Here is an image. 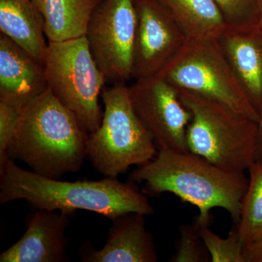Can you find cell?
Returning <instances> with one entry per match:
<instances>
[{"instance_id": "obj_25", "label": "cell", "mask_w": 262, "mask_h": 262, "mask_svg": "<svg viewBox=\"0 0 262 262\" xmlns=\"http://www.w3.org/2000/svg\"><path fill=\"white\" fill-rule=\"evenodd\" d=\"M258 26L262 29V5H261V16H260L259 23H258Z\"/></svg>"}, {"instance_id": "obj_19", "label": "cell", "mask_w": 262, "mask_h": 262, "mask_svg": "<svg viewBox=\"0 0 262 262\" xmlns=\"http://www.w3.org/2000/svg\"><path fill=\"white\" fill-rule=\"evenodd\" d=\"M199 229L211 262H245L244 247L239 241L235 224L226 238L221 237L208 227Z\"/></svg>"}, {"instance_id": "obj_1", "label": "cell", "mask_w": 262, "mask_h": 262, "mask_svg": "<svg viewBox=\"0 0 262 262\" xmlns=\"http://www.w3.org/2000/svg\"><path fill=\"white\" fill-rule=\"evenodd\" d=\"M129 182L143 184L146 195L172 193L183 202L198 208L195 225L209 227L211 211L221 208L238 222L241 203L248 185L245 172H234L216 166L191 151L160 149L147 163L137 166Z\"/></svg>"}, {"instance_id": "obj_6", "label": "cell", "mask_w": 262, "mask_h": 262, "mask_svg": "<svg viewBox=\"0 0 262 262\" xmlns=\"http://www.w3.org/2000/svg\"><path fill=\"white\" fill-rule=\"evenodd\" d=\"M184 90L259 124L233 69L217 39H187L157 75Z\"/></svg>"}, {"instance_id": "obj_9", "label": "cell", "mask_w": 262, "mask_h": 262, "mask_svg": "<svg viewBox=\"0 0 262 262\" xmlns=\"http://www.w3.org/2000/svg\"><path fill=\"white\" fill-rule=\"evenodd\" d=\"M129 90L136 113L158 150L189 151L187 134L192 115L173 86L156 75L138 79Z\"/></svg>"}, {"instance_id": "obj_21", "label": "cell", "mask_w": 262, "mask_h": 262, "mask_svg": "<svg viewBox=\"0 0 262 262\" xmlns=\"http://www.w3.org/2000/svg\"><path fill=\"white\" fill-rule=\"evenodd\" d=\"M220 7L227 27H247L258 25L262 0H214Z\"/></svg>"}, {"instance_id": "obj_8", "label": "cell", "mask_w": 262, "mask_h": 262, "mask_svg": "<svg viewBox=\"0 0 262 262\" xmlns=\"http://www.w3.org/2000/svg\"><path fill=\"white\" fill-rule=\"evenodd\" d=\"M136 27L134 0H103L93 13L85 37L106 82L133 78Z\"/></svg>"}, {"instance_id": "obj_11", "label": "cell", "mask_w": 262, "mask_h": 262, "mask_svg": "<svg viewBox=\"0 0 262 262\" xmlns=\"http://www.w3.org/2000/svg\"><path fill=\"white\" fill-rule=\"evenodd\" d=\"M70 214L37 210L21 238L0 255V262H66Z\"/></svg>"}, {"instance_id": "obj_5", "label": "cell", "mask_w": 262, "mask_h": 262, "mask_svg": "<svg viewBox=\"0 0 262 262\" xmlns=\"http://www.w3.org/2000/svg\"><path fill=\"white\" fill-rule=\"evenodd\" d=\"M176 91L192 115L187 134L189 151L225 170H248L256 162L258 122L192 93Z\"/></svg>"}, {"instance_id": "obj_18", "label": "cell", "mask_w": 262, "mask_h": 262, "mask_svg": "<svg viewBox=\"0 0 262 262\" xmlns=\"http://www.w3.org/2000/svg\"><path fill=\"white\" fill-rule=\"evenodd\" d=\"M248 172V189L235 224L244 248L262 238V161L255 162Z\"/></svg>"}, {"instance_id": "obj_24", "label": "cell", "mask_w": 262, "mask_h": 262, "mask_svg": "<svg viewBox=\"0 0 262 262\" xmlns=\"http://www.w3.org/2000/svg\"><path fill=\"white\" fill-rule=\"evenodd\" d=\"M256 161H262V120L258 124L256 136Z\"/></svg>"}, {"instance_id": "obj_13", "label": "cell", "mask_w": 262, "mask_h": 262, "mask_svg": "<svg viewBox=\"0 0 262 262\" xmlns=\"http://www.w3.org/2000/svg\"><path fill=\"white\" fill-rule=\"evenodd\" d=\"M48 89L45 66L0 34V101L22 110Z\"/></svg>"}, {"instance_id": "obj_2", "label": "cell", "mask_w": 262, "mask_h": 262, "mask_svg": "<svg viewBox=\"0 0 262 262\" xmlns=\"http://www.w3.org/2000/svg\"><path fill=\"white\" fill-rule=\"evenodd\" d=\"M0 204L24 200L37 210L72 215L85 210L115 220L125 213L149 215L154 208L134 183L117 179L64 182L24 170L13 160L0 170Z\"/></svg>"}, {"instance_id": "obj_20", "label": "cell", "mask_w": 262, "mask_h": 262, "mask_svg": "<svg viewBox=\"0 0 262 262\" xmlns=\"http://www.w3.org/2000/svg\"><path fill=\"white\" fill-rule=\"evenodd\" d=\"M176 252L171 262H210L211 256L200 229L195 225H183L179 227V237L176 243Z\"/></svg>"}, {"instance_id": "obj_12", "label": "cell", "mask_w": 262, "mask_h": 262, "mask_svg": "<svg viewBox=\"0 0 262 262\" xmlns=\"http://www.w3.org/2000/svg\"><path fill=\"white\" fill-rule=\"evenodd\" d=\"M145 215L130 213L117 217L108 230L106 244L96 249L89 242L80 249L84 262H157L154 237L146 227Z\"/></svg>"}, {"instance_id": "obj_3", "label": "cell", "mask_w": 262, "mask_h": 262, "mask_svg": "<svg viewBox=\"0 0 262 262\" xmlns=\"http://www.w3.org/2000/svg\"><path fill=\"white\" fill-rule=\"evenodd\" d=\"M89 134L48 88L24 106L8 149L32 171L60 179L80 170L87 158Z\"/></svg>"}, {"instance_id": "obj_14", "label": "cell", "mask_w": 262, "mask_h": 262, "mask_svg": "<svg viewBox=\"0 0 262 262\" xmlns=\"http://www.w3.org/2000/svg\"><path fill=\"white\" fill-rule=\"evenodd\" d=\"M217 39L261 122L262 29L227 27Z\"/></svg>"}, {"instance_id": "obj_4", "label": "cell", "mask_w": 262, "mask_h": 262, "mask_svg": "<svg viewBox=\"0 0 262 262\" xmlns=\"http://www.w3.org/2000/svg\"><path fill=\"white\" fill-rule=\"evenodd\" d=\"M101 97L102 121L89 134L87 158L100 173L117 179L132 165L139 166L154 158L158 150L136 113L129 86L117 82L103 89Z\"/></svg>"}, {"instance_id": "obj_15", "label": "cell", "mask_w": 262, "mask_h": 262, "mask_svg": "<svg viewBox=\"0 0 262 262\" xmlns=\"http://www.w3.org/2000/svg\"><path fill=\"white\" fill-rule=\"evenodd\" d=\"M0 30L45 65L48 42L44 18L34 0H0Z\"/></svg>"}, {"instance_id": "obj_16", "label": "cell", "mask_w": 262, "mask_h": 262, "mask_svg": "<svg viewBox=\"0 0 262 262\" xmlns=\"http://www.w3.org/2000/svg\"><path fill=\"white\" fill-rule=\"evenodd\" d=\"M45 21L48 42L84 37L93 13L103 0H34Z\"/></svg>"}, {"instance_id": "obj_7", "label": "cell", "mask_w": 262, "mask_h": 262, "mask_svg": "<svg viewBox=\"0 0 262 262\" xmlns=\"http://www.w3.org/2000/svg\"><path fill=\"white\" fill-rule=\"evenodd\" d=\"M48 88L77 117L88 134L102 121L99 97L106 83L84 37L48 42L46 62Z\"/></svg>"}, {"instance_id": "obj_10", "label": "cell", "mask_w": 262, "mask_h": 262, "mask_svg": "<svg viewBox=\"0 0 262 262\" xmlns=\"http://www.w3.org/2000/svg\"><path fill=\"white\" fill-rule=\"evenodd\" d=\"M137 27L133 78L156 76L182 48L187 38L158 0H134Z\"/></svg>"}, {"instance_id": "obj_23", "label": "cell", "mask_w": 262, "mask_h": 262, "mask_svg": "<svg viewBox=\"0 0 262 262\" xmlns=\"http://www.w3.org/2000/svg\"><path fill=\"white\" fill-rule=\"evenodd\" d=\"M245 262H262V238L244 248Z\"/></svg>"}, {"instance_id": "obj_22", "label": "cell", "mask_w": 262, "mask_h": 262, "mask_svg": "<svg viewBox=\"0 0 262 262\" xmlns=\"http://www.w3.org/2000/svg\"><path fill=\"white\" fill-rule=\"evenodd\" d=\"M21 110L0 101V170L9 160L8 149L18 126Z\"/></svg>"}, {"instance_id": "obj_17", "label": "cell", "mask_w": 262, "mask_h": 262, "mask_svg": "<svg viewBox=\"0 0 262 262\" xmlns=\"http://www.w3.org/2000/svg\"><path fill=\"white\" fill-rule=\"evenodd\" d=\"M188 39H217L227 27L214 0H158Z\"/></svg>"}]
</instances>
